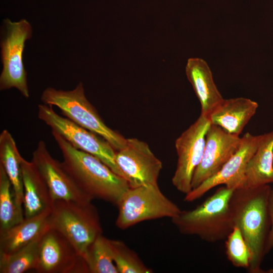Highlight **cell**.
<instances>
[{
  "mask_svg": "<svg viewBox=\"0 0 273 273\" xmlns=\"http://www.w3.org/2000/svg\"><path fill=\"white\" fill-rule=\"evenodd\" d=\"M115 161L129 187L158 184L162 163L146 142L126 139L123 147L116 151Z\"/></svg>",
  "mask_w": 273,
  "mask_h": 273,
  "instance_id": "11",
  "label": "cell"
},
{
  "mask_svg": "<svg viewBox=\"0 0 273 273\" xmlns=\"http://www.w3.org/2000/svg\"><path fill=\"white\" fill-rule=\"evenodd\" d=\"M262 138L247 132L242 137L238 150L223 165L220 170L186 195L185 201L191 202L200 199L212 188L223 185L234 190L244 185L247 163L256 150Z\"/></svg>",
  "mask_w": 273,
  "mask_h": 273,
  "instance_id": "12",
  "label": "cell"
},
{
  "mask_svg": "<svg viewBox=\"0 0 273 273\" xmlns=\"http://www.w3.org/2000/svg\"><path fill=\"white\" fill-rule=\"evenodd\" d=\"M110 244L113 260L118 273L153 272L137 254L123 242L110 240Z\"/></svg>",
  "mask_w": 273,
  "mask_h": 273,
  "instance_id": "24",
  "label": "cell"
},
{
  "mask_svg": "<svg viewBox=\"0 0 273 273\" xmlns=\"http://www.w3.org/2000/svg\"><path fill=\"white\" fill-rule=\"evenodd\" d=\"M268 209L270 226L265 243L264 249L265 254L268 253L273 248V189L272 188L269 194Z\"/></svg>",
  "mask_w": 273,
  "mask_h": 273,
  "instance_id": "26",
  "label": "cell"
},
{
  "mask_svg": "<svg viewBox=\"0 0 273 273\" xmlns=\"http://www.w3.org/2000/svg\"><path fill=\"white\" fill-rule=\"evenodd\" d=\"M271 189L269 185L242 187L234 190L230 200L234 226L240 230L251 254L248 269L250 273L264 272L261 264L270 226L268 202Z\"/></svg>",
  "mask_w": 273,
  "mask_h": 273,
  "instance_id": "1",
  "label": "cell"
},
{
  "mask_svg": "<svg viewBox=\"0 0 273 273\" xmlns=\"http://www.w3.org/2000/svg\"><path fill=\"white\" fill-rule=\"evenodd\" d=\"M241 142L242 138L211 124L206 135L202 160L193 174L192 190L218 172L238 150Z\"/></svg>",
  "mask_w": 273,
  "mask_h": 273,
  "instance_id": "14",
  "label": "cell"
},
{
  "mask_svg": "<svg viewBox=\"0 0 273 273\" xmlns=\"http://www.w3.org/2000/svg\"><path fill=\"white\" fill-rule=\"evenodd\" d=\"M32 161L40 171L54 201L92 202L93 200L79 188L62 162L52 156L43 141L38 142L33 152Z\"/></svg>",
  "mask_w": 273,
  "mask_h": 273,
  "instance_id": "13",
  "label": "cell"
},
{
  "mask_svg": "<svg viewBox=\"0 0 273 273\" xmlns=\"http://www.w3.org/2000/svg\"><path fill=\"white\" fill-rule=\"evenodd\" d=\"M225 252L228 260L234 266L248 269L251 254L240 230L236 226L225 239Z\"/></svg>",
  "mask_w": 273,
  "mask_h": 273,
  "instance_id": "25",
  "label": "cell"
},
{
  "mask_svg": "<svg viewBox=\"0 0 273 273\" xmlns=\"http://www.w3.org/2000/svg\"><path fill=\"white\" fill-rule=\"evenodd\" d=\"M37 116L52 131L60 134L77 149L97 157L122 177L115 161L116 150L104 138L59 115L52 106L39 104Z\"/></svg>",
  "mask_w": 273,
  "mask_h": 273,
  "instance_id": "7",
  "label": "cell"
},
{
  "mask_svg": "<svg viewBox=\"0 0 273 273\" xmlns=\"http://www.w3.org/2000/svg\"><path fill=\"white\" fill-rule=\"evenodd\" d=\"M186 73L200 103L201 115L208 118L224 99L214 83L209 66L202 59L190 58Z\"/></svg>",
  "mask_w": 273,
  "mask_h": 273,
  "instance_id": "16",
  "label": "cell"
},
{
  "mask_svg": "<svg viewBox=\"0 0 273 273\" xmlns=\"http://www.w3.org/2000/svg\"><path fill=\"white\" fill-rule=\"evenodd\" d=\"M24 218L51 209L53 200L47 185L36 166L23 158L21 162Z\"/></svg>",
  "mask_w": 273,
  "mask_h": 273,
  "instance_id": "15",
  "label": "cell"
},
{
  "mask_svg": "<svg viewBox=\"0 0 273 273\" xmlns=\"http://www.w3.org/2000/svg\"><path fill=\"white\" fill-rule=\"evenodd\" d=\"M51 209L24 219L6 230L0 231V254H9L40 238L48 229Z\"/></svg>",
  "mask_w": 273,
  "mask_h": 273,
  "instance_id": "18",
  "label": "cell"
},
{
  "mask_svg": "<svg viewBox=\"0 0 273 273\" xmlns=\"http://www.w3.org/2000/svg\"><path fill=\"white\" fill-rule=\"evenodd\" d=\"M63 156V165L79 188L92 200L117 205L129 188L127 181L97 157L73 147L52 131Z\"/></svg>",
  "mask_w": 273,
  "mask_h": 273,
  "instance_id": "2",
  "label": "cell"
},
{
  "mask_svg": "<svg viewBox=\"0 0 273 273\" xmlns=\"http://www.w3.org/2000/svg\"><path fill=\"white\" fill-rule=\"evenodd\" d=\"M84 258L88 273H118L113 258L110 239L103 235L89 245Z\"/></svg>",
  "mask_w": 273,
  "mask_h": 273,
  "instance_id": "22",
  "label": "cell"
},
{
  "mask_svg": "<svg viewBox=\"0 0 273 273\" xmlns=\"http://www.w3.org/2000/svg\"><path fill=\"white\" fill-rule=\"evenodd\" d=\"M273 183V130L262 134L255 152L248 161L243 187L254 188Z\"/></svg>",
  "mask_w": 273,
  "mask_h": 273,
  "instance_id": "19",
  "label": "cell"
},
{
  "mask_svg": "<svg viewBox=\"0 0 273 273\" xmlns=\"http://www.w3.org/2000/svg\"><path fill=\"white\" fill-rule=\"evenodd\" d=\"M38 273H88L84 257L60 232L48 228L38 245Z\"/></svg>",
  "mask_w": 273,
  "mask_h": 273,
  "instance_id": "10",
  "label": "cell"
},
{
  "mask_svg": "<svg viewBox=\"0 0 273 273\" xmlns=\"http://www.w3.org/2000/svg\"><path fill=\"white\" fill-rule=\"evenodd\" d=\"M258 107L257 102L245 98L223 99L208 118L211 124L220 127L230 134L239 136Z\"/></svg>",
  "mask_w": 273,
  "mask_h": 273,
  "instance_id": "17",
  "label": "cell"
},
{
  "mask_svg": "<svg viewBox=\"0 0 273 273\" xmlns=\"http://www.w3.org/2000/svg\"><path fill=\"white\" fill-rule=\"evenodd\" d=\"M116 226L125 230L141 222L177 216L181 210L158 185L129 187L117 203Z\"/></svg>",
  "mask_w": 273,
  "mask_h": 273,
  "instance_id": "6",
  "label": "cell"
},
{
  "mask_svg": "<svg viewBox=\"0 0 273 273\" xmlns=\"http://www.w3.org/2000/svg\"><path fill=\"white\" fill-rule=\"evenodd\" d=\"M5 34L1 41L3 69L0 89L16 88L26 98L29 97L27 72L23 62L25 41L32 36V27L25 19L12 22L4 20Z\"/></svg>",
  "mask_w": 273,
  "mask_h": 273,
  "instance_id": "8",
  "label": "cell"
},
{
  "mask_svg": "<svg viewBox=\"0 0 273 273\" xmlns=\"http://www.w3.org/2000/svg\"><path fill=\"white\" fill-rule=\"evenodd\" d=\"M40 238L14 253L0 254V273H23L35 270Z\"/></svg>",
  "mask_w": 273,
  "mask_h": 273,
  "instance_id": "23",
  "label": "cell"
},
{
  "mask_svg": "<svg viewBox=\"0 0 273 273\" xmlns=\"http://www.w3.org/2000/svg\"><path fill=\"white\" fill-rule=\"evenodd\" d=\"M48 224L62 234L83 257L89 245L102 235L99 214L92 202L54 201Z\"/></svg>",
  "mask_w": 273,
  "mask_h": 273,
  "instance_id": "4",
  "label": "cell"
},
{
  "mask_svg": "<svg viewBox=\"0 0 273 273\" xmlns=\"http://www.w3.org/2000/svg\"><path fill=\"white\" fill-rule=\"evenodd\" d=\"M233 189L218 188L201 204L181 210L171 222L180 233L195 236L209 243L225 240L234 226L230 208Z\"/></svg>",
  "mask_w": 273,
  "mask_h": 273,
  "instance_id": "3",
  "label": "cell"
},
{
  "mask_svg": "<svg viewBox=\"0 0 273 273\" xmlns=\"http://www.w3.org/2000/svg\"><path fill=\"white\" fill-rule=\"evenodd\" d=\"M210 125L209 118L200 114L175 141L177 161L171 181L177 190L185 195L192 190L193 174L202 160Z\"/></svg>",
  "mask_w": 273,
  "mask_h": 273,
  "instance_id": "9",
  "label": "cell"
},
{
  "mask_svg": "<svg viewBox=\"0 0 273 273\" xmlns=\"http://www.w3.org/2000/svg\"><path fill=\"white\" fill-rule=\"evenodd\" d=\"M24 219L23 209L18 206L11 183L0 165V231L9 229Z\"/></svg>",
  "mask_w": 273,
  "mask_h": 273,
  "instance_id": "21",
  "label": "cell"
},
{
  "mask_svg": "<svg viewBox=\"0 0 273 273\" xmlns=\"http://www.w3.org/2000/svg\"><path fill=\"white\" fill-rule=\"evenodd\" d=\"M22 159L13 136L4 129L0 134V165L11 183L18 206L23 209Z\"/></svg>",
  "mask_w": 273,
  "mask_h": 273,
  "instance_id": "20",
  "label": "cell"
},
{
  "mask_svg": "<svg viewBox=\"0 0 273 273\" xmlns=\"http://www.w3.org/2000/svg\"><path fill=\"white\" fill-rule=\"evenodd\" d=\"M41 100L44 104L58 107L65 117L104 138L116 151L125 145L126 139L108 127L87 99L82 82L71 90L47 87L42 93Z\"/></svg>",
  "mask_w": 273,
  "mask_h": 273,
  "instance_id": "5",
  "label": "cell"
}]
</instances>
